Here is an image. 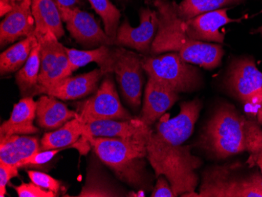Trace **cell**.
Instances as JSON below:
<instances>
[{
	"label": "cell",
	"mask_w": 262,
	"mask_h": 197,
	"mask_svg": "<svg viewBox=\"0 0 262 197\" xmlns=\"http://www.w3.org/2000/svg\"><path fill=\"white\" fill-rule=\"evenodd\" d=\"M96 154L90 159L85 184L79 192V197L139 196L138 194L128 193L123 190L108 172Z\"/></svg>",
	"instance_id": "cell-13"
},
{
	"label": "cell",
	"mask_w": 262,
	"mask_h": 197,
	"mask_svg": "<svg viewBox=\"0 0 262 197\" xmlns=\"http://www.w3.org/2000/svg\"><path fill=\"white\" fill-rule=\"evenodd\" d=\"M61 19L66 29L76 42L85 48H99L101 46L114 45L98 22L89 13L79 7L60 9Z\"/></svg>",
	"instance_id": "cell-11"
},
{
	"label": "cell",
	"mask_w": 262,
	"mask_h": 197,
	"mask_svg": "<svg viewBox=\"0 0 262 197\" xmlns=\"http://www.w3.org/2000/svg\"><path fill=\"white\" fill-rule=\"evenodd\" d=\"M27 173L33 183L46 190L51 191L57 195L61 189V182L47 173L37 170H27Z\"/></svg>",
	"instance_id": "cell-30"
},
{
	"label": "cell",
	"mask_w": 262,
	"mask_h": 197,
	"mask_svg": "<svg viewBox=\"0 0 262 197\" xmlns=\"http://www.w3.org/2000/svg\"><path fill=\"white\" fill-rule=\"evenodd\" d=\"M19 167L0 161V196L7 195V186L13 178L18 177Z\"/></svg>",
	"instance_id": "cell-33"
},
{
	"label": "cell",
	"mask_w": 262,
	"mask_h": 197,
	"mask_svg": "<svg viewBox=\"0 0 262 197\" xmlns=\"http://www.w3.org/2000/svg\"><path fill=\"white\" fill-rule=\"evenodd\" d=\"M111 47L104 45L86 51L66 48L72 71H76L79 68L94 62L106 75L113 73L116 48Z\"/></svg>",
	"instance_id": "cell-22"
},
{
	"label": "cell",
	"mask_w": 262,
	"mask_h": 197,
	"mask_svg": "<svg viewBox=\"0 0 262 197\" xmlns=\"http://www.w3.org/2000/svg\"><path fill=\"white\" fill-rule=\"evenodd\" d=\"M83 132V124L79 118L73 119L61 127L46 133L40 141V150L57 149L74 145Z\"/></svg>",
	"instance_id": "cell-24"
},
{
	"label": "cell",
	"mask_w": 262,
	"mask_h": 197,
	"mask_svg": "<svg viewBox=\"0 0 262 197\" xmlns=\"http://www.w3.org/2000/svg\"><path fill=\"white\" fill-rule=\"evenodd\" d=\"M239 164L209 167L203 173L198 197H262V174L237 176Z\"/></svg>",
	"instance_id": "cell-6"
},
{
	"label": "cell",
	"mask_w": 262,
	"mask_h": 197,
	"mask_svg": "<svg viewBox=\"0 0 262 197\" xmlns=\"http://www.w3.org/2000/svg\"><path fill=\"white\" fill-rule=\"evenodd\" d=\"M101 69L76 76H68L50 87L41 91L40 95H51L63 101L84 98L96 92L101 79L105 76Z\"/></svg>",
	"instance_id": "cell-16"
},
{
	"label": "cell",
	"mask_w": 262,
	"mask_h": 197,
	"mask_svg": "<svg viewBox=\"0 0 262 197\" xmlns=\"http://www.w3.org/2000/svg\"><path fill=\"white\" fill-rule=\"evenodd\" d=\"M229 9H217L199 14L189 20H183L184 30L195 40L222 44L225 34L221 32V28L232 22L241 21L239 19L230 18L228 16Z\"/></svg>",
	"instance_id": "cell-12"
},
{
	"label": "cell",
	"mask_w": 262,
	"mask_h": 197,
	"mask_svg": "<svg viewBox=\"0 0 262 197\" xmlns=\"http://www.w3.org/2000/svg\"><path fill=\"white\" fill-rule=\"evenodd\" d=\"M140 24L132 27L127 19L123 20L118 29L114 45L122 48H129L141 54H151V45L158 32L159 13L150 8L140 10Z\"/></svg>",
	"instance_id": "cell-10"
},
{
	"label": "cell",
	"mask_w": 262,
	"mask_h": 197,
	"mask_svg": "<svg viewBox=\"0 0 262 197\" xmlns=\"http://www.w3.org/2000/svg\"><path fill=\"white\" fill-rule=\"evenodd\" d=\"M14 2H19V1H20V0H13Z\"/></svg>",
	"instance_id": "cell-39"
},
{
	"label": "cell",
	"mask_w": 262,
	"mask_h": 197,
	"mask_svg": "<svg viewBox=\"0 0 262 197\" xmlns=\"http://www.w3.org/2000/svg\"><path fill=\"white\" fill-rule=\"evenodd\" d=\"M63 148L57 149L39 150V152H35L33 155L29 157L26 160H22L18 164L19 168L24 167H30V166H39L47 164L53 160L57 154L61 152Z\"/></svg>",
	"instance_id": "cell-31"
},
{
	"label": "cell",
	"mask_w": 262,
	"mask_h": 197,
	"mask_svg": "<svg viewBox=\"0 0 262 197\" xmlns=\"http://www.w3.org/2000/svg\"><path fill=\"white\" fill-rule=\"evenodd\" d=\"M157 183L151 192V197H176L169 181L165 176L157 178Z\"/></svg>",
	"instance_id": "cell-34"
},
{
	"label": "cell",
	"mask_w": 262,
	"mask_h": 197,
	"mask_svg": "<svg viewBox=\"0 0 262 197\" xmlns=\"http://www.w3.org/2000/svg\"><path fill=\"white\" fill-rule=\"evenodd\" d=\"M245 1L247 0H182L180 4H176V10L178 16L187 20L203 13L229 8Z\"/></svg>",
	"instance_id": "cell-26"
},
{
	"label": "cell",
	"mask_w": 262,
	"mask_h": 197,
	"mask_svg": "<svg viewBox=\"0 0 262 197\" xmlns=\"http://www.w3.org/2000/svg\"><path fill=\"white\" fill-rule=\"evenodd\" d=\"M76 112L82 123L95 120H128L133 118L122 105L111 74L105 75L92 97L77 103Z\"/></svg>",
	"instance_id": "cell-8"
},
{
	"label": "cell",
	"mask_w": 262,
	"mask_h": 197,
	"mask_svg": "<svg viewBox=\"0 0 262 197\" xmlns=\"http://www.w3.org/2000/svg\"><path fill=\"white\" fill-rule=\"evenodd\" d=\"M95 12L102 19L104 26V32L108 37L116 39V33L120 24V10H118L110 0H88Z\"/></svg>",
	"instance_id": "cell-28"
},
{
	"label": "cell",
	"mask_w": 262,
	"mask_h": 197,
	"mask_svg": "<svg viewBox=\"0 0 262 197\" xmlns=\"http://www.w3.org/2000/svg\"><path fill=\"white\" fill-rule=\"evenodd\" d=\"M83 124L81 138L88 136L104 138H128L148 127L140 117L128 120H95ZM151 127V126H150Z\"/></svg>",
	"instance_id": "cell-19"
},
{
	"label": "cell",
	"mask_w": 262,
	"mask_h": 197,
	"mask_svg": "<svg viewBox=\"0 0 262 197\" xmlns=\"http://www.w3.org/2000/svg\"><path fill=\"white\" fill-rule=\"evenodd\" d=\"M32 10L35 19V37H41L48 32L54 33L58 39L64 36L61 13L54 0H33Z\"/></svg>",
	"instance_id": "cell-20"
},
{
	"label": "cell",
	"mask_w": 262,
	"mask_h": 197,
	"mask_svg": "<svg viewBox=\"0 0 262 197\" xmlns=\"http://www.w3.org/2000/svg\"><path fill=\"white\" fill-rule=\"evenodd\" d=\"M159 13L158 32L151 45V54L177 52L187 62L207 70L222 64L225 51L219 43L201 42L190 38L183 29V20L178 16L176 3L154 0Z\"/></svg>",
	"instance_id": "cell-4"
},
{
	"label": "cell",
	"mask_w": 262,
	"mask_h": 197,
	"mask_svg": "<svg viewBox=\"0 0 262 197\" xmlns=\"http://www.w3.org/2000/svg\"><path fill=\"white\" fill-rule=\"evenodd\" d=\"M40 67V45L37 39L26 64L17 71L15 76L16 83L23 96L35 95L39 86Z\"/></svg>",
	"instance_id": "cell-23"
},
{
	"label": "cell",
	"mask_w": 262,
	"mask_h": 197,
	"mask_svg": "<svg viewBox=\"0 0 262 197\" xmlns=\"http://www.w3.org/2000/svg\"><path fill=\"white\" fill-rule=\"evenodd\" d=\"M151 130L148 126L128 138L88 136L83 139L119 180L134 189L150 191L153 189L152 179L147 170L146 160Z\"/></svg>",
	"instance_id": "cell-3"
},
{
	"label": "cell",
	"mask_w": 262,
	"mask_h": 197,
	"mask_svg": "<svg viewBox=\"0 0 262 197\" xmlns=\"http://www.w3.org/2000/svg\"><path fill=\"white\" fill-rule=\"evenodd\" d=\"M76 118H79L77 112L69 110L55 97L42 95L36 101V123L41 128L56 130Z\"/></svg>",
	"instance_id": "cell-18"
},
{
	"label": "cell",
	"mask_w": 262,
	"mask_h": 197,
	"mask_svg": "<svg viewBox=\"0 0 262 197\" xmlns=\"http://www.w3.org/2000/svg\"><path fill=\"white\" fill-rule=\"evenodd\" d=\"M261 12H262V10H261ZM252 33H254V34H258V33L262 34V26H260V27H259L258 29H255V30L253 31Z\"/></svg>",
	"instance_id": "cell-38"
},
{
	"label": "cell",
	"mask_w": 262,
	"mask_h": 197,
	"mask_svg": "<svg viewBox=\"0 0 262 197\" xmlns=\"http://www.w3.org/2000/svg\"><path fill=\"white\" fill-rule=\"evenodd\" d=\"M79 0H54V2L57 5L59 10L64 8H73L76 7Z\"/></svg>",
	"instance_id": "cell-37"
},
{
	"label": "cell",
	"mask_w": 262,
	"mask_h": 197,
	"mask_svg": "<svg viewBox=\"0 0 262 197\" xmlns=\"http://www.w3.org/2000/svg\"><path fill=\"white\" fill-rule=\"evenodd\" d=\"M228 91L245 105L260 108L262 105V73L251 57L235 58L225 76Z\"/></svg>",
	"instance_id": "cell-7"
},
{
	"label": "cell",
	"mask_w": 262,
	"mask_h": 197,
	"mask_svg": "<svg viewBox=\"0 0 262 197\" xmlns=\"http://www.w3.org/2000/svg\"><path fill=\"white\" fill-rule=\"evenodd\" d=\"M247 164H249L250 167L257 166V167L260 169V173L262 174V142L258 152H257V154L250 155L248 160H247Z\"/></svg>",
	"instance_id": "cell-35"
},
{
	"label": "cell",
	"mask_w": 262,
	"mask_h": 197,
	"mask_svg": "<svg viewBox=\"0 0 262 197\" xmlns=\"http://www.w3.org/2000/svg\"><path fill=\"white\" fill-rule=\"evenodd\" d=\"M19 197H56L57 194L51 191L46 190L33 182L22 183L17 186L13 185Z\"/></svg>",
	"instance_id": "cell-32"
},
{
	"label": "cell",
	"mask_w": 262,
	"mask_h": 197,
	"mask_svg": "<svg viewBox=\"0 0 262 197\" xmlns=\"http://www.w3.org/2000/svg\"><path fill=\"white\" fill-rule=\"evenodd\" d=\"M37 39L35 35L28 36L1 53L0 73L1 76L19 71L26 64Z\"/></svg>",
	"instance_id": "cell-25"
},
{
	"label": "cell",
	"mask_w": 262,
	"mask_h": 197,
	"mask_svg": "<svg viewBox=\"0 0 262 197\" xmlns=\"http://www.w3.org/2000/svg\"><path fill=\"white\" fill-rule=\"evenodd\" d=\"M73 73L71 69L69 57L66 53V47H64L59 53L57 60L51 70L46 75L43 79L39 81V86L36 90L35 95H40L42 90L50 87L59 81H61V79L70 76Z\"/></svg>",
	"instance_id": "cell-29"
},
{
	"label": "cell",
	"mask_w": 262,
	"mask_h": 197,
	"mask_svg": "<svg viewBox=\"0 0 262 197\" xmlns=\"http://www.w3.org/2000/svg\"><path fill=\"white\" fill-rule=\"evenodd\" d=\"M142 58L140 54L122 47L116 48L113 73L116 75L125 102L135 111L141 106L145 85Z\"/></svg>",
	"instance_id": "cell-9"
},
{
	"label": "cell",
	"mask_w": 262,
	"mask_h": 197,
	"mask_svg": "<svg viewBox=\"0 0 262 197\" xmlns=\"http://www.w3.org/2000/svg\"><path fill=\"white\" fill-rule=\"evenodd\" d=\"M36 120V101L32 96L24 97L14 105L10 118L0 126V136L33 135L39 132L34 125Z\"/></svg>",
	"instance_id": "cell-17"
},
{
	"label": "cell",
	"mask_w": 262,
	"mask_h": 197,
	"mask_svg": "<svg viewBox=\"0 0 262 197\" xmlns=\"http://www.w3.org/2000/svg\"><path fill=\"white\" fill-rule=\"evenodd\" d=\"M40 150V142L36 137L28 135L0 136V161L18 167L22 160Z\"/></svg>",
	"instance_id": "cell-21"
},
{
	"label": "cell",
	"mask_w": 262,
	"mask_h": 197,
	"mask_svg": "<svg viewBox=\"0 0 262 197\" xmlns=\"http://www.w3.org/2000/svg\"><path fill=\"white\" fill-rule=\"evenodd\" d=\"M143 68L148 77L152 78L177 93H189L204 85L201 72L195 64L187 62L177 52L145 56Z\"/></svg>",
	"instance_id": "cell-5"
},
{
	"label": "cell",
	"mask_w": 262,
	"mask_h": 197,
	"mask_svg": "<svg viewBox=\"0 0 262 197\" xmlns=\"http://www.w3.org/2000/svg\"><path fill=\"white\" fill-rule=\"evenodd\" d=\"M178 100L179 94L176 91L148 77L140 119L146 126H151L166 114Z\"/></svg>",
	"instance_id": "cell-14"
},
{
	"label": "cell",
	"mask_w": 262,
	"mask_h": 197,
	"mask_svg": "<svg viewBox=\"0 0 262 197\" xmlns=\"http://www.w3.org/2000/svg\"><path fill=\"white\" fill-rule=\"evenodd\" d=\"M201 110L200 100L184 101L176 117L163 115L148 138L147 160L155 176H165L177 196H188L198 186L196 170L202 160L192 154L193 145L185 142L193 134Z\"/></svg>",
	"instance_id": "cell-1"
},
{
	"label": "cell",
	"mask_w": 262,
	"mask_h": 197,
	"mask_svg": "<svg viewBox=\"0 0 262 197\" xmlns=\"http://www.w3.org/2000/svg\"><path fill=\"white\" fill-rule=\"evenodd\" d=\"M15 3L13 0H0V16L4 17L14 8Z\"/></svg>",
	"instance_id": "cell-36"
},
{
	"label": "cell",
	"mask_w": 262,
	"mask_h": 197,
	"mask_svg": "<svg viewBox=\"0 0 262 197\" xmlns=\"http://www.w3.org/2000/svg\"><path fill=\"white\" fill-rule=\"evenodd\" d=\"M261 142L262 129L258 121L225 103L213 112L196 145L211 158L224 160L242 152L257 154Z\"/></svg>",
	"instance_id": "cell-2"
},
{
	"label": "cell",
	"mask_w": 262,
	"mask_h": 197,
	"mask_svg": "<svg viewBox=\"0 0 262 197\" xmlns=\"http://www.w3.org/2000/svg\"><path fill=\"white\" fill-rule=\"evenodd\" d=\"M33 0H20L16 2L13 10L5 16L0 24V44L4 48L20 38L33 35L35 19L32 14Z\"/></svg>",
	"instance_id": "cell-15"
},
{
	"label": "cell",
	"mask_w": 262,
	"mask_h": 197,
	"mask_svg": "<svg viewBox=\"0 0 262 197\" xmlns=\"http://www.w3.org/2000/svg\"><path fill=\"white\" fill-rule=\"evenodd\" d=\"M36 39L40 45L41 67L39 81L43 79L51 70L57 60L59 53L63 49L64 46L59 42V39L52 32H48L43 36Z\"/></svg>",
	"instance_id": "cell-27"
}]
</instances>
